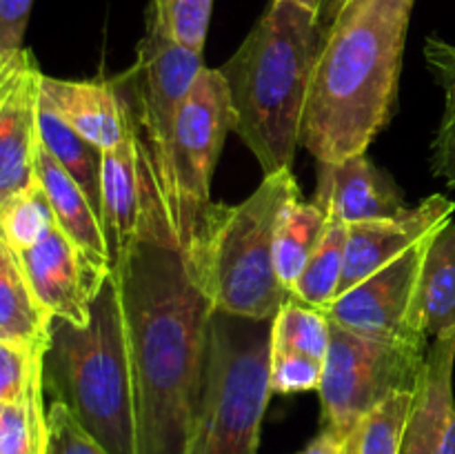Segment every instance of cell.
I'll use <instances>...</instances> for the list:
<instances>
[{"mask_svg": "<svg viewBox=\"0 0 455 454\" xmlns=\"http://www.w3.org/2000/svg\"><path fill=\"white\" fill-rule=\"evenodd\" d=\"M111 272L127 328L138 454H187L203 401L213 305L176 245L138 240Z\"/></svg>", "mask_w": 455, "mask_h": 454, "instance_id": "cell-1", "label": "cell"}, {"mask_svg": "<svg viewBox=\"0 0 455 454\" xmlns=\"http://www.w3.org/2000/svg\"><path fill=\"white\" fill-rule=\"evenodd\" d=\"M416 0H347L311 71L300 145L315 163L367 151L389 125Z\"/></svg>", "mask_w": 455, "mask_h": 454, "instance_id": "cell-2", "label": "cell"}, {"mask_svg": "<svg viewBox=\"0 0 455 454\" xmlns=\"http://www.w3.org/2000/svg\"><path fill=\"white\" fill-rule=\"evenodd\" d=\"M324 31L311 9L274 0L220 67L229 92L231 132L251 150L265 176L291 169L296 158L307 89Z\"/></svg>", "mask_w": 455, "mask_h": 454, "instance_id": "cell-3", "label": "cell"}, {"mask_svg": "<svg viewBox=\"0 0 455 454\" xmlns=\"http://www.w3.org/2000/svg\"><path fill=\"white\" fill-rule=\"evenodd\" d=\"M43 387L107 454H138L132 361L114 272L93 298L87 325L52 316Z\"/></svg>", "mask_w": 455, "mask_h": 454, "instance_id": "cell-4", "label": "cell"}, {"mask_svg": "<svg viewBox=\"0 0 455 454\" xmlns=\"http://www.w3.org/2000/svg\"><path fill=\"white\" fill-rule=\"evenodd\" d=\"M300 196L291 169L269 174L243 203H212L185 254L196 285L218 312L274 320L289 292L275 274L280 216Z\"/></svg>", "mask_w": 455, "mask_h": 454, "instance_id": "cell-5", "label": "cell"}, {"mask_svg": "<svg viewBox=\"0 0 455 454\" xmlns=\"http://www.w3.org/2000/svg\"><path fill=\"white\" fill-rule=\"evenodd\" d=\"M271 323L213 310L203 401L187 454H258L274 394Z\"/></svg>", "mask_w": 455, "mask_h": 454, "instance_id": "cell-6", "label": "cell"}, {"mask_svg": "<svg viewBox=\"0 0 455 454\" xmlns=\"http://www.w3.org/2000/svg\"><path fill=\"white\" fill-rule=\"evenodd\" d=\"M203 69V53L176 43L163 29L154 9L147 7L145 36L138 43L136 62L124 74L111 78L127 107L129 125L154 165L164 207L178 120Z\"/></svg>", "mask_w": 455, "mask_h": 454, "instance_id": "cell-7", "label": "cell"}, {"mask_svg": "<svg viewBox=\"0 0 455 454\" xmlns=\"http://www.w3.org/2000/svg\"><path fill=\"white\" fill-rule=\"evenodd\" d=\"M425 345L378 341L331 323L320 403L323 430L345 443L349 432L373 408L398 392H413L425 368Z\"/></svg>", "mask_w": 455, "mask_h": 454, "instance_id": "cell-8", "label": "cell"}, {"mask_svg": "<svg viewBox=\"0 0 455 454\" xmlns=\"http://www.w3.org/2000/svg\"><path fill=\"white\" fill-rule=\"evenodd\" d=\"M231 129L229 92L220 69L204 67L182 107L172 151L169 218L180 249L198 234L212 207V178Z\"/></svg>", "mask_w": 455, "mask_h": 454, "instance_id": "cell-9", "label": "cell"}, {"mask_svg": "<svg viewBox=\"0 0 455 454\" xmlns=\"http://www.w3.org/2000/svg\"><path fill=\"white\" fill-rule=\"evenodd\" d=\"M100 191V225L109 247L111 270L138 240L180 247L156 181L154 165L132 125L129 136L105 151Z\"/></svg>", "mask_w": 455, "mask_h": 454, "instance_id": "cell-10", "label": "cell"}, {"mask_svg": "<svg viewBox=\"0 0 455 454\" xmlns=\"http://www.w3.org/2000/svg\"><path fill=\"white\" fill-rule=\"evenodd\" d=\"M429 236L340 294L324 310L327 319L360 336L429 347L431 343L413 328V298Z\"/></svg>", "mask_w": 455, "mask_h": 454, "instance_id": "cell-11", "label": "cell"}, {"mask_svg": "<svg viewBox=\"0 0 455 454\" xmlns=\"http://www.w3.org/2000/svg\"><path fill=\"white\" fill-rule=\"evenodd\" d=\"M16 258L36 301L49 316L74 325L89 323L93 298L111 270L96 265L58 225Z\"/></svg>", "mask_w": 455, "mask_h": 454, "instance_id": "cell-12", "label": "cell"}, {"mask_svg": "<svg viewBox=\"0 0 455 454\" xmlns=\"http://www.w3.org/2000/svg\"><path fill=\"white\" fill-rule=\"evenodd\" d=\"M40 74L34 56L22 49L13 58L0 96V207L38 182V102Z\"/></svg>", "mask_w": 455, "mask_h": 454, "instance_id": "cell-13", "label": "cell"}, {"mask_svg": "<svg viewBox=\"0 0 455 454\" xmlns=\"http://www.w3.org/2000/svg\"><path fill=\"white\" fill-rule=\"evenodd\" d=\"M455 203L443 194H434L418 203L416 207H404L398 216L385 221L358 223L349 225L345 252V272H342L338 296L363 283L378 270L389 265L407 249L420 243L438 227L451 221ZM336 296V298H338Z\"/></svg>", "mask_w": 455, "mask_h": 454, "instance_id": "cell-14", "label": "cell"}, {"mask_svg": "<svg viewBox=\"0 0 455 454\" xmlns=\"http://www.w3.org/2000/svg\"><path fill=\"white\" fill-rule=\"evenodd\" d=\"M453 363L455 334L434 338L413 392L400 454H455Z\"/></svg>", "mask_w": 455, "mask_h": 454, "instance_id": "cell-15", "label": "cell"}, {"mask_svg": "<svg viewBox=\"0 0 455 454\" xmlns=\"http://www.w3.org/2000/svg\"><path fill=\"white\" fill-rule=\"evenodd\" d=\"M314 203L345 225L385 221L404 209L394 182L367 158V151L336 163H318Z\"/></svg>", "mask_w": 455, "mask_h": 454, "instance_id": "cell-16", "label": "cell"}, {"mask_svg": "<svg viewBox=\"0 0 455 454\" xmlns=\"http://www.w3.org/2000/svg\"><path fill=\"white\" fill-rule=\"evenodd\" d=\"M40 93L69 127L102 151L129 136V116L114 80H60L43 76Z\"/></svg>", "mask_w": 455, "mask_h": 454, "instance_id": "cell-17", "label": "cell"}, {"mask_svg": "<svg viewBox=\"0 0 455 454\" xmlns=\"http://www.w3.org/2000/svg\"><path fill=\"white\" fill-rule=\"evenodd\" d=\"M413 328L427 341L455 334V223L447 221L427 240L413 298Z\"/></svg>", "mask_w": 455, "mask_h": 454, "instance_id": "cell-18", "label": "cell"}, {"mask_svg": "<svg viewBox=\"0 0 455 454\" xmlns=\"http://www.w3.org/2000/svg\"><path fill=\"white\" fill-rule=\"evenodd\" d=\"M36 178L47 194L49 205L56 216V225L92 258L96 265L111 270L109 247H107L105 234H102L100 218L96 209L89 203L78 182L58 165V160L49 154L43 141L38 142L36 151Z\"/></svg>", "mask_w": 455, "mask_h": 454, "instance_id": "cell-19", "label": "cell"}, {"mask_svg": "<svg viewBox=\"0 0 455 454\" xmlns=\"http://www.w3.org/2000/svg\"><path fill=\"white\" fill-rule=\"evenodd\" d=\"M52 316L27 283L16 254L0 240V341L44 350Z\"/></svg>", "mask_w": 455, "mask_h": 454, "instance_id": "cell-20", "label": "cell"}, {"mask_svg": "<svg viewBox=\"0 0 455 454\" xmlns=\"http://www.w3.org/2000/svg\"><path fill=\"white\" fill-rule=\"evenodd\" d=\"M38 136L49 150V154L58 160V165L78 182V187L84 191V196L100 218L105 151L80 136L74 127H69L43 93H40L38 102Z\"/></svg>", "mask_w": 455, "mask_h": 454, "instance_id": "cell-21", "label": "cell"}, {"mask_svg": "<svg viewBox=\"0 0 455 454\" xmlns=\"http://www.w3.org/2000/svg\"><path fill=\"white\" fill-rule=\"evenodd\" d=\"M327 223V212L314 200L311 203L302 200V196L293 199L284 207L278 230H275L274 261L280 285L287 289L289 296H291L311 252L323 239Z\"/></svg>", "mask_w": 455, "mask_h": 454, "instance_id": "cell-22", "label": "cell"}, {"mask_svg": "<svg viewBox=\"0 0 455 454\" xmlns=\"http://www.w3.org/2000/svg\"><path fill=\"white\" fill-rule=\"evenodd\" d=\"M43 394V361H40L25 392L16 401L3 403L0 454H47L49 426Z\"/></svg>", "mask_w": 455, "mask_h": 454, "instance_id": "cell-23", "label": "cell"}, {"mask_svg": "<svg viewBox=\"0 0 455 454\" xmlns=\"http://www.w3.org/2000/svg\"><path fill=\"white\" fill-rule=\"evenodd\" d=\"M347 236H349V225L336 221V218H329L323 239L311 252L309 261L293 288V298L323 312L336 301L342 272H345Z\"/></svg>", "mask_w": 455, "mask_h": 454, "instance_id": "cell-24", "label": "cell"}, {"mask_svg": "<svg viewBox=\"0 0 455 454\" xmlns=\"http://www.w3.org/2000/svg\"><path fill=\"white\" fill-rule=\"evenodd\" d=\"M425 61L444 92V111L431 147V167L449 187H455V45L431 36L425 43Z\"/></svg>", "mask_w": 455, "mask_h": 454, "instance_id": "cell-25", "label": "cell"}, {"mask_svg": "<svg viewBox=\"0 0 455 454\" xmlns=\"http://www.w3.org/2000/svg\"><path fill=\"white\" fill-rule=\"evenodd\" d=\"M331 320L323 310L287 298L271 323V352H298L315 361L327 359Z\"/></svg>", "mask_w": 455, "mask_h": 454, "instance_id": "cell-26", "label": "cell"}, {"mask_svg": "<svg viewBox=\"0 0 455 454\" xmlns=\"http://www.w3.org/2000/svg\"><path fill=\"white\" fill-rule=\"evenodd\" d=\"M413 392H398L360 418L342 443V454H400Z\"/></svg>", "mask_w": 455, "mask_h": 454, "instance_id": "cell-27", "label": "cell"}, {"mask_svg": "<svg viewBox=\"0 0 455 454\" xmlns=\"http://www.w3.org/2000/svg\"><path fill=\"white\" fill-rule=\"evenodd\" d=\"M53 225L56 216L40 182L13 196L0 207V240L13 254L38 243Z\"/></svg>", "mask_w": 455, "mask_h": 454, "instance_id": "cell-28", "label": "cell"}, {"mask_svg": "<svg viewBox=\"0 0 455 454\" xmlns=\"http://www.w3.org/2000/svg\"><path fill=\"white\" fill-rule=\"evenodd\" d=\"M163 29L176 43L203 53L212 20L213 0H154L149 4Z\"/></svg>", "mask_w": 455, "mask_h": 454, "instance_id": "cell-29", "label": "cell"}, {"mask_svg": "<svg viewBox=\"0 0 455 454\" xmlns=\"http://www.w3.org/2000/svg\"><path fill=\"white\" fill-rule=\"evenodd\" d=\"M324 363L298 352H271L269 383L274 394L318 392Z\"/></svg>", "mask_w": 455, "mask_h": 454, "instance_id": "cell-30", "label": "cell"}, {"mask_svg": "<svg viewBox=\"0 0 455 454\" xmlns=\"http://www.w3.org/2000/svg\"><path fill=\"white\" fill-rule=\"evenodd\" d=\"M47 454H107L105 448L93 441L71 417L69 409L58 401H52L47 408Z\"/></svg>", "mask_w": 455, "mask_h": 454, "instance_id": "cell-31", "label": "cell"}, {"mask_svg": "<svg viewBox=\"0 0 455 454\" xmlns=\"http://www.w3.org/2000/svg\"><path fill=\"white\" fill-rule=\"evenodd\" d=\"M43 361V350L0 341V403L16 401Z\"/></svg>", "mask_w": 455, "mask_h": 454, "instance_id": "cell-32", "label": "cell"}, {"mask_svg": "<svg viewBox=\"0 0 455 454\" xmlns=\"http://www.w3.org/2000/svg\"><path fill=\"white\" fill-rule=\"evenodd\" d=\"M34 0H0V65L22 52Z\"/></svg>", "mask_w": 455, "mask_h": 454, "instance_id": "cell-33", "label": "cell"}, {"mask_svg": "<svg viewBox=\"0 0 455 454\" xmlns=\"http://www.w3.org/2000/svg\"><path fill=\"white\" fill-rule=\"evenodd\" d=\"M298 454H342V443L333 439L329 432L320 430V434Z\"/></svg>", "mask_w": 455, "mask_h": 454, "instance_id": "cell-34", "label": "cell"}, {"mask_svg": "<svg viewBox=\"0 0 455 454\" xmlns=\"http://www.w3.org/2000/svg\"><path fill=\"white\" fill-rule=\"evenodd\" d=\"M347 0H323V7H320V22L324 25V29H327L329 25H331V20L336 18V13L340 12V7L345 4Z\"/></svg>", "mask_w": 455, "mask_h": 454, "instance_id": "cell-35", "label": "cell"}, {"mask_svg": "<svg viewBox=\"0 0 455 454\" xmlns=\"http://www.w3.org/2000/svg\"><path fill=\"white\" fill-rule=\"evenodd\" d=\"M293 3L302 4V7L311 9L314 13H320V7H323V0H293Z\"/></svg>", "mask_w": 455, "mask_h": 454, "instance_id": "cell-36", "label": "cell"}, {"mask_svg": "<svg viewBox=\"0 0 455 454\" xmlns=\"http://www.w3.org/2000/svg\"><path fill=\"white\" fill-rule=\"evenodd\" d=\"M0 412H3V403H0Z\"/></svg>", "mask_w": 455, "mask_h": 454, "instance_id": "cell-37", "label": "cell"}]
</instances>
